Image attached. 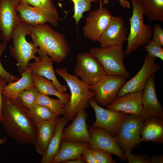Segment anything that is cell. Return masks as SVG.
<instances>
[{"mask_svg": "<svg viewBox=\"0 0 163 163\" xmlns=\"http://www.w3.org/2000/svg\"><path fill=\"white\" fill-rule=\"evenodd\" d=\"M2 123L7 134L20 144L34 145L36 127L28 109L19 97L12 99L2 95Z\"/></svg>", "mask_w": 163, "mask_h": 163, "instance_id": "obj_1", "label": "cell"}, {"mask_svg": "<svg viewBox=\"0 0 163 163\" xmlns=\"http://www.w3.org/2000/svg\"><path fill=\"white\" fill-rule=\"evenodd\" d=\"M26 24L27 35L31 37L33 43L39 47L37 53L39 57L48 56L54 62L58 63L67 58L70 49L62 34L46 24L36 25Z\"/></svg>", "mask_w": 163, "mask_h": 163, "instance_id": "obj_2", "label": "cell"}, {"mask_svg": "<svg viewBox=\"0 0 163 163\" xmlns=\"http://www.w3.org/2000/svg\"><path fill=\"white\" fill-rule=\"evenodd\" d=\"M55 72L65 81L70 90V99L64 116L69 121L72 120L80 110L88 107L89 101L94 98L95 92L90 90L91 86L79 79L75 75L69 73L67 68L58 69Z\"/></svg>", "mask_w": 163, "mask_h": 163, "instance_id": "obj_3", "label": "cell"}, {"mask_svg": "<svg viewBox=\"0 0 163 163\" xmlns=\"http://www.w3.org/2000/svg\"><path fill=\"white\" fill-rule=\"evenodd\" d=\"M130 1L133 9L132 16L129 19L130 30L126 40V55L131 54L140 46L147 44L151 40L153 34L150 25L144 22V13L140 0Z\"/></svg>", "mask_w": 163, "mask_h": 163, "instance_id": "obj_4", "label": "cell"}, {"mask_svg": "<svg viewBox=\"0 0 163 163\" xmlns=\"http://www.w3.org/2000/svg\"><path fill=\"white\" fill-rule=\"evenodd\" d=\"M26 24L20 21L13 30V46L9 45L11 56L17 61V66L20 75H21L28 68V63L32 59H37L35 56L39 48L33 43L28 42Z\"/></svg>", "mask_w": 163, "mask_h": 163, "instance_id": "obj_5", "label": "cell"}, {"mask_svg": "<svg viewBox=\"0 0 163 163\" xmlns=\"http://www.w3.org/2000/svg\"><path fill=\"white\" fill-rule=\"evenodd\" d=\"M123 44L105 47H93L89 52L101 63L107 75L129 78V74L123 62L125 57Z\"/></svg>", "mask_w": 163, "mask_h": 163, "instance_id": "obj_6", "label": "cell"}, {"mask_svg": "<svg viewBox=\"0 0 163 163\" xmlns=\"http://www.w3.org/2000/svg\"><path fill=\"white\" fill-rule=\"evenodd\" d=\"M144 120L140 115L128 114L114 136L125 153L131 152L141 142L140 131Z\"/></svg>", "mask_w": 163, "mask_h": 163, "instance_id": "obj_7", "label": "cell"}, {"mask_svg": "<svg viewBox=\"0 0 163 163\" xmlns=\"http://www.w3.org/2000/svg\"><path fill=\"white\" fill-rule=\"evenodd\" d=\"M74 70L75 75L91 86L97 84L107 75L97 59L89 52L77 55Z\"/></svg>", "mask_w": 163, "mask_h": 163, "instance_id": "obj_8", "label": "cell"}, {"mask_svg": "<svg viewBox=\"0 0 163 163\" xmlns=\"http://www.w3.org/2000/svg\"><path fill=\"white\" fill-rule=\"evenodd\" d=\"M112 16L104 6L103 2H99V8L90 12L86 18L83 29L84 37L91 41H97L109 24Z\"/></svg>", "mask_w": 163, "mask_h": 163, "instance_id": "obj_9", "label": "cell"}, {"mask_svg": "<svg viewBox=\"0 0 163 163\" xmlns=\"http://www.w3.org/2000/svg\"><path fill=\"white\" fill-rule=\"evenodd\" d=\"M127 78L123 76L107 75L97 84L90 86V90L95 92L94 99L98 104L107 105L117 97Z\"/></svg>", "mask_w": 163, "mask_h": 163, "instance_id": "obj_10", "label": "cell"}, {"mask_svg": "<svg viewBox=\"0 0 163 163\" xmlns=\"http://www.w3.org/2000/svg\"><path fill=\"white\" fill-rule=\"evenodd\" d=\"M20 21L30 25H36L48 22L57 26L60 18L58 12L45 8L34 7L26 4H19L16 8Z\"/></svg>", "mask_w": 163, "mask_h": 163, "instance_id": "obj_11", "label": "cell"}, {"mask_svg": "<svg viewBox=\"0 0 163 163\" xmlns=\"http://www.w3.org/2000/svg\"><path fill=\"white\" fill-rule=\"evenodd\" d=\"M88 103L94 110L96 116L95 121L91 127L103 129L114 137L128 114L104 109L93 98L90 99Z\"/></svg>", "mask_w": 163, "mask_h": 163, "instance_id": "obj_12", "label": "cell"}, {"mask_svg": "<svg viewBox=\"0 0 163 163\" xmlns=\"http://www.w3.org/2000/svg\"><path fill=\"white\" fill-rule=\"evenodd\" d=\"M155 59L147 54L140 70L132 78L126 82L119 91L117 97L143 91L149 77L159 69V66L155 62Z\"/></svg>", "mask_w": 163, "mask_h": 163, "instance_id": "obj_13", "label": "cell"}, {"mask_svg": "<svg viewBox=\"0 0 163 163\" xmlns=\"http://www.w3.org/2000/svg\"><path fill=\"white\" fill-rule=\"evenodd\" d=\"M155 74L149 77L142 91V109L140 115L144 120L163 119V108L158 100L155 89Z\"/></svg>", "mask_w": 163, "mask_h": 163, "instance_id": "obj_14", "label": "cell"}, {"mask_svg": "<svg viewBox=\"0 0 163 163\" xmlns=\"http://www.w3.org/2000/svg\"><path fill=\"white\" fill-rule=\"evenodd\" d=\"M17 0H0V36L3 42L12 39L14 29L20 22L16 8Z\"/></svg>", "mask_w": 163, "mask_h": 163, "instance_id": "obj_15", "label": "cell"}, {"mask_svg": "<svg viewBox=\"0 0 163 163\" xmlns=\"http://www.w3.org/2000/svg\"><path fill=\"white\" fill-rule=\"evenodd\" d=\"M92 148L103 150L117 156L122 161L126 160L125 153L120 148L115 138L104 129L91 127L88 129Z\"/></svg>", "mask_w": 163, "mask_h": 163, "instance_id": "obj_16", "label": "cell"}, {"mask_svg": "<svg viewBox=\"0 0 163 163\" xmlns=\"http://www.w3.org/2000/svg\"><path fill=\"white\" fill-rule=\"evenodd\" d=\"M127 34L122 17L112 16L109 24L97 41L102 48L123 44L126 40Z\"/></svg>", "mask_w": 163, "mask_h": 163, "instance_id": "obj_17", "label": "cell"}, {"mask_svg": "<svg viewBox=\"0 0 163 163\" xmlns=\"http://www.w3.org/2000/svg\"><path fill=\"white\" fill-rule=\"evenodd\" d=\"M85 109L80 110L72 122L62 132V140L67 141L88 143L90 135L86 120L88 116Z\"/></svg>", "mask_w": 163, "mask_h": 163, "instance_id": "obj_18", "label": "cell"}, {"mask_svg": "<svg viewBox=\"0 0 163 163\" xmlns=\"http://www.w3.org/2000/svg\"><path fill=\"white\" fill-rule=\"evenodd\" d=\"M142 91L131 92L117 97L106 109L134 115H140L142 109Z\"/></svg>", "mask_w": 163, "mask_h": 163, "instance_id": "obj_19", "label": "cell"}, {"mask_svg": "<svg viewBox=\"0 0 163 163\" xmlns=\"http://www.w3.org/2000/svg\"><path fill=\"white\" fill-rule=\"evenodd\" d=\"M53 62L51 58L45 56L38 57L33 63L29 62L28 65L31 69L32 75H40L51 80L59 92L64 93L67 87L62 85L56 78L53 67Z\"/></svg>", "mask_w": 163, "mask_h": 163, "instance_id": "obj_20", "label": "cell"}, {"mask_svg": "<svg viewBox=\"0 0 163 163\" xmlns=\"http://www.w3.org/2000/svg\"><path fill=\"white\" fill-rule=\"evenodd\" d=\"M57 120L41 121L36 125L37 138L34 144L36 151L42 155L46 152L48 145L56 131Z\"/></svg>", "mask_w": 163, "mask_h": 163, "instance_id": "obj_21", "label": "cell"}, {"mask_svg": "<svg viewBox=\"0 0 163 163\" xmlns=\"http://www.w3.org/2000/svg\"><path fill=\"white\" fill-rule=\"evenodd\" d=\"M142 142L163 143V119L150 118L144 120L140 131Z\"/></svg>", "mask_w": 163, "mask_h": 163, "instance_id": "obj_22", "label": "cell"}, {"mask_svg": "<svg viewBox=\"0 0 163 163\" xmlns=\"http://www.w3.org/2000/svg\"><path fill=\"white\" fill-rule=\"evenodd\" d=\"M90 147L89 143L72 142L62 140L59 150L51 163H59L78 158Z\"/></svg>", "mask_w": 163, "mask_h": 163, "instance_id": "obj_23", "label": "cell"}, {"mask_svg": "<svg viewBox=\"0 0 163 163\" xmlns=\"http://www.w3.org/2000/svg\"><path fill=\"white\" fill-rule=\"evenodd\" d=\"M69 120L64 117L58 118L56 120V131L45 153L42 155L41 163H51L58 153L62 140V132Z\"/></svg>", "mask_w": 163, "mask_h": 163, "instance_id": "obj_24", "label": "cell"}, {"mask_svg": "<svg viewBox=\"0 0 163 163\" xmlns=\"http://www.w3.org/2000/svg\"><path fill=\"white\" fill-rule=\"evenodd\" d=\"M18 80L8 84L3 88L2 95L8 98L15 99L25 90L35 85L32 79V70L28 68L21 74Z\"/></svg>", "mask_w": 163, "mask_h": 163, "instance_id": "obj_25", "label": "cell"}, {"mask_svg": "<svg viewBox=\"0 0 163 163\" xmlns=\"http://www.w3.org/2000/svg\"><path fill=\"white\" fill-rule=\"evenodd\" d=\"M32 79L39 92L47 95H53L60 100L66 106L70 99L68 93H61L56 88L53 82L39 75L32 74Z\"/></svg>", "mask_w": 163, "mask_h": 163, "instance_id": "obj_26", "label": "cell"}, {"mask_svg": "<svg viewBox=\"0 0 163 163\" xmlns=\"http://www.w3.org/2000/svg\"><path fill=\"white\" fill-rule=\"evenodd\" d=\"M149 21H163V0H140Z\"/></svg>", "mask_w": 163, "mask_h": 163, "instance_id": "obj_27", "label": "cell"}, {"mask_svg": "<svg viewBox=\"0 0 163 163\" xmlns=\"http://www.w3.org/2000/svg\"><path fill=\"white\" fill-rule=\"evenodd\" d=\"M28 112L35 125L41 121L57 120L59 116L47 107L37 104L28 109Z\"/></svg>", "mask_w": 163, "mask_h": 163, "instance_id": "obj_28", "label": "cell"}, {"mask_svg": "<svg viewBox=\"0 0 163 163\" xmlns=\"http://www.w3.org/2000/svg\"><path fill=\"white\" fill-rule=\"evenodd\" d=\"M36 104L47 107L59 116L64 115L66 106L59 99H53L39 92L37 95Z\"/></svg>", "mask_w": 163, "mask_h": 163, "instance_id": "obj_29", "label": "cell"}, {"mask_svg": "<svg viewBox=\"0 0 163 163\" xmlns=\"http://www.w3.org/2000/svg\"><path fill=\"white\" fill-rule=\"evenodd\" d=\"M59 1L63 0H58ZM74 5V12L73 17L77 25H78L84 13L91 9V4L99 1V0H71Z\"/></svg>", "mask_w": 163, "mask_h": 163, "instance_id": "obj_30", "label": "cell"}, {"mask_svg": "<svg viewBox=\"0 0 163 163\" xmlns=\"http://www.w3.org/2000/svg\"><path fill=\"white\" fill-rule=\"evenodd\" d=\"M39 91L35 85L20 94L19 98L22 104L28 109L36 104V97Z\"/></svg>", "mask_w": 163, "mask_h": 163, "instance_id": "obj_31", "label": "cell"}, {"mask_svg": "<svg viewBox=\"0 0 163 163\" xmlns=\"http://www.w3.org/2000/svg\"><path fill=\"white\" fill-rule=\"evenodd\" d=\"M93 157L97 163H116L111 154L105 151L90 147Z\"/></svg>", "mask_w": 163, "mask_h": 163, "instance_id": "obj_32", "label": "cell"}, {"mask_svg": "<svg viewBox=\"0 0 163 163\" xmlns=\"http://www.w3.org/2000/svg\"><path fill=\"white\" fill-rule=\"evenodd\" d=\"M161 45L151 40L142 48L149 55L163 60V48Z\"/></svg>", "mask_w": 163, "mask_h": 163, "instance_id": "obj_33", "label": "cell"}, {"mask_svg": "<svg viewBox=\"0 0 163 163\" xmlns=\"http://www.w3.org/2000/svg\"><path fill=\"white\" fill-rule=\"evenodd\" d=\"M7 43V42H3L0 43V76L4 78L8 83H12L18 80L20 78L7 71L1 63V56L6 48Z\"/></svg>", "mask_w": 163, "mask_h": 163, "instance_id": "obj_34", "label": "cell"}, {"mask_svg": "<svg viewBox=\"0 0 163 163\" xmlns=\"http://www.w3.org/2000/svg\"><path fill=\"white\" fill-rule=\"evenodd\" d=\"M125 154L126 160L129 163H150V158L147 154L134 155L131 152H127Z\"/></svg>", "mask_w": 163, "mask_h": 163, "instance_id": "obj_35", "label": "cell"}, {"mask_svg": "<svg viewBox=\"0 0 163 163\" xmlns=\"http://www.w3.org/2000/svg\"><path fill=\"white\" fill-rule=\"evenodd\" d=\"M152 40L158 43L161 46H163V30L159 24L154 25L152 30Z\"/></svg>", "mask_w": 163, "mask_h": 163, "instance_id": "obj_36", "label": "cell"}, {"mask_svg": "<svg viewBox=\"0 0 163 163\" xmlns=\"http://www.w3.org/2000/svg\"><path fill=\"white\" fill-rule=\"evenodd\" d=\"M7 81L3 78L0 76V123L2 120V91L3 88L7 84Z\"/></svg>", "mask_w": 163, "mask_h": 163, "instance_id": "obj_37", "label": "cell"}, {"mask_svg": "<svg viewBox=\"0 0 163 163\" xmlns=\"http://www.w3.org/2000/svg\"><path fill=\"white\" fill-rule=\"evenodd\" d=\"M82 156L85 163H97L92 153L90 147L84 151Z\"/></svg>", "mask_w": 163, "mask_h": 163, "instance_id": "obj_38", "label": "cell"}, {"mask_svg": "<svg viewBox=\"0 0 163 163\" xmlns=\"http://www.w3.org/2000/svg\"><path fill=\"white\" fill-rule=\"evenodd\" d=\"M43 7L52 11L58 12L56 7L53 2V0H39Z\"/></svg>", "mask_w": 163, "mask_h": 163, "instance_id": "obj_39", "label": "cell"}, {"mask_svg": "<svg viewBox=\"0 0 163 163\" xmlns=\"http://www.w3.org/2000/svg\"><path fill=\"white\" fill-rule=\"evenodd\" d=\"M17 1L19 4H26L34 7L45 8L43 7L39 0H17Z\"/></svg>", "mask_w": 163, "mask_h": 163, "instance_id": "obj_40", "label": "cell"}, {"mask_svg": "<svg viewBox=\"0 0 163 163\" xmlns=\"http://www.w3.org/2000/svg\"><path fill=\"white\" fill-rule=\"evenodd\" d=\"M150 163H163V155H159L150 158Z\"/></svg>", "mask_w": 163, "mask_h": 163, "instance_id": "obj_41", "label": "cell"}, {"mask_svg": "<svg viewBox=\"0 0 163 163\" xmlns=\"http://www.w3.org/2000/svg\"><path fill=\"white\" fill-rule=\"evenodd\" d=\"M109 0H103L104 3L105 4L109 3ZM119 1L120 5L124 8H129L130 7V2L126 0H117Z\"/></svg>", "mask_w": 163, "mask_h": 163, "instance_id": "obj_42", "label": "cell"}, {"mask_svg": "<svg viewBox=\"0 0 163 163\" xmlns=\"http://www.w3.org/2000/svg\"><path fill=\"white\" fill-rule=\"evenodd\" d=\"M62 163H85L82 156L79 158L72 159L66 160L62 162Z\"/></svg>", "mask_w": 163, "mask_h": 163, "instance_id": "obj_43", "label": "cell"}, {"mask_svg": "<svg viewBox=\"0 0 163 163\" xmlns=\"http://www.w3.org/2000/svg\"><path fill=\"white\" fill-rule=\"evenodd\" d=\"M7 138L6 137L0 138V145L2 144H6L7 141Z\"/></svg>", "mask_w": 163, "mask_h": 163, "instance_id": "obj_44", "label": "cell"}, {"mask_svg": "<svg viewBox=\"0 0 163 163\" xmlns=\"http://www.w3.org/2000/svg\"><path fill=\"white\" fill-rule=\"evenodd\" d=\"M99 2H101V0H99Z\"/></svg>", "mask_w": 163, "mask_h": 163, "instance_id": "obj_45", "label": "cell"}]
</instances>
